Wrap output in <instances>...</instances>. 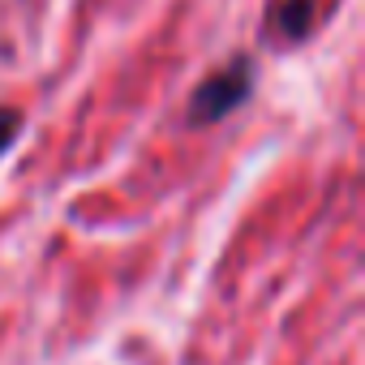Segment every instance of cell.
Listing matches in <instances>:
<instances>
[{
    "instance_id": "obj_1",
    "label": "cell",
    "mask_w": 365,
    "mask_h": 365,
    "mask_svg": "<svg viewBox=\"0 0 365 365\" xmlns=\"http://www.w3.org/2000/svg\"><path fill=\"white\" fill-rule=\"evenodd\" d=\"M254 95V61L250 56H232L228 65H220L215 73H207L198 82V91L190 95V125H215L228 112H237L245 99Z\"/></svg>"
},
{
    "instance_id": "obj_2",
    "label": "cell",
    "mask_w": 365,
    "mask_h": 365,
    "mask_svg": "<svg viewBox=\"0 0 365 365\" xmlns=\"http://www.w3.org/2000/svg\"><path fill=\"white\" fill-rule=\"evenodd\" d=\"M314 26H318V0H275L271 31L284 43H301Z\"/></svg>"
},
{
    "instance_id": "obj_3",
    "label": "cell",
    "mask_w": 365,
    "mask_h": 365,
    "mask_svg": "<svg viewBox=\"0 0 365 365\" xmlns=\"http://www.w3.org/2000/svg\"><path fill=\"white\" fill-rule=\"evenodd\" d=\"M18 133H22V112L18 108H0V159L9 155V146L18 142Z\"/></svg>"
}]
</instances>
